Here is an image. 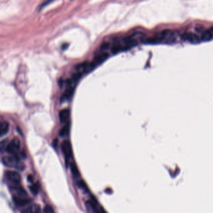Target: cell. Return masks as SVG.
Here are the masks:
<instances>
[{
    "mask_svg": "<svg viewBox=\"0 0 213 213\" xmlns=\"http://www.w3.org/2000/svg\"><path fill=\"white\" fill-rule=\"evenodd\" d=\"M2 161L4 165L10 168H16L18 169H21L23 166L20 162L19 159L16 156H6L2 159Z\"/></svg>",
    "mask_w": 213,
    "mask_h": 213,
    "instance_id": "6da1fadb",
    "label": "cell"
},
{
    "mask_svg": "<svg viewBox=\"0 0 213 213\" xmlns=\"http://www.w3.org/2000/svg\"><path fill=\"white\" fill-rule=\"evenodd\" d=\"M95 67V65L92 62H89L87 61H85L84 62L80 63L76 66L75 72H79L82 75H84L89 72L90 71L92 70Z\"/></svg>",
    "mask_w": 213,
    "mask_h": 213,
    "instance_id": "7a4b0ae2",
    "label": "cell"
},
{
    "mask_svg": "<svg viewBox=\"0 0 213 213\" xmlns=\"http://www.w3.org/2000/svg\"><path fill=\"white\" fill-rule=\"evenodd\" d=\"M20 149V141L18 138H14L11 141L8 143V146L6 147V150L8 153L14 155L16 154L17 152Z\"/></svg>",
    "mask_w": 213,
    "mask_h": 213,
    "instance_id": "3957f363",
    "label": "cell"
},
{
    "mask_svg": "<svg viewBox=\"0 0 213 213\" xmlns=\"http://www.w3.org/2000/svg\"><path fill=\"white\" fill-rule=\"evenodd\" d=\"M62 150L65 155L66 161L72 158V146L69 140H64L62 143Z\"/></svg>",
    "mask_w": 213,
    "mask_h": 213,
    "instance_id": "277c9868",
    "label": "cell"
},
{
    "mask_svg": "<svg viewBox=\"0 0 213 213\" xmlns=\"http://www.w3.org/2000/svg\"><path fill=\"white\" fill-rule=\"evenodd\" d=\"M181 38L184 40H187L191 43L196 44L200 42V38L197 34L192 33H186L182 34Z\"/></svg>",
    "mask_w": 213,
    "mask_h": 213,
    "instance_id": "5b68a950",
    "label": "cell"
},
{
    "mask_svg": "<svg viewBox=\"0 0 213 213\" xmlns=\"http://www.w3.org/2000/svg\"><path fill=\"white\" fill-rule=\"evenodd\" d=\"M109 55V54L108 51H102V50H99V53L95 57L94 61L92 62L95 65V67L97 66L98 65L105 61V60L108 58Z\"/></svg>",
    "mask_w": 213,
    "mask_h": 213,
    "instance_id": "8992f818",
    "label": "cell"
},
{
    "mask_svg": "<svg viewBox=\"0 0 213 213\" xmlns=\"http://www.w3.org/2000/svg\"><path fill=\"white\" fill-rule=\"evenodd\" d=\"M7 178L14 183L18 184L21 181V177L19 173L14 171H8L6 173Z\"/></svg>",
    "mask_w": 213,
    "mask_h": 213,
    "instance_id": "52a82bcc",
    "label": "cell"
},
{
    "mask_svg": "<svg viewBox=\"0 0 213 213\" xmlns=\"http://www.w3.org/2000/svg\"><path fill=\"white\" fill-rule=\"evenodd\" d=\"M75 88V87H66V89H65V92L62 95L61 102H66V101L71 99V97H72V95L74 94Z\"/></svg>",
    "mask_w": 213,
    "mask_h": 213,
    "instance_id": "ba28073f",
    "label": "cell"
},
{
    "mask_svg": "<svg viewBox=\"0 0 213 213\" xmlns=\"http://www.w3.org/2000/svg\"><path fill=\"white\" fill-rule=\"evenodd\" d=\"M13 201L16 203L17 205L19 206H23L24 205H26L30 202V200H29L28 197H21L14 195L13 197Z\"/></svg>",
    "mask_w": 213,
    "mask_h": 213,
    "instance_id": "9c48e42d",
    "label": "cell"
},
{
    "mask_svg": "<svg viewBox=\"0 0 213 213\" xmlns=\"http://www.w3.org/2000/svg\"><path fill=\"white\" fill-rule=\"evenodd\" d=\"M70 116L69 110L65 109L60 110L59 113V119L61 123H67Z\"/></svg>",
    "mask_w": 213,
    "mask_h": 213,
    "instance_id": "30bf717a",
    "label": "cell"
},
{
    "mask_svg": "<svg viewBox=\"0 0 213 213\" xmlns=\"http://www.w3.org/2000/svg\"><path fill=\"white\" fill-rule=\"evenodd\" d=\"M9 129V125L6 121H4L0 124V138L3 137L8 133Z\"/></svg>",
    "mask_w": 213,
    "mask_h": 213,
    "instance_id": "8fae6325",
    "label": "cell"
},
{
    "mask_svg": "<svg viewBox=\"0 0 213 213\" xmlns=\"http://www.w3.org/2000/svg\"><path fill=\"white\" fill-rule=\"evenodd\" d=\"M86 206L89 209H90L91 211L94 213H102L98 210L96 204L92 201H87L86 202Z\"/></svg>",
    "mask_w": 213,
    "mask_h": 213,
    "instance_id": "7c38bea8",
    "label": "cell"
},
{
    "mask_svg": "<svg viewBox=\"0 0 213 213\" xmlns=\"http://www.w3.org/2000/svg\"><path fill=\"white\" fill-rule=\"evenodd\" d=\"M69 131H70V125L65 124L63 127L60 129L59 135L62 137H67L69 135Z\"/></svg>",
    "mask_w": 213,
    "mask_h": 213,
    "instance_id": "4fadbf2b",
    "label": "cell"
},
{
    "mask_svg": "<svg viewBox=\"0 0 213 213\" xmlns=\"http://www.w3.org/2000/svg\"><path fill=\"white\" fill-rule=\"evenodd\" d=\"M70 166V171L71 173H72V175L75 177V178H78L80 176V173L79 171L78 170L77 166H76V165L75 164V163L74 162H72L69 164Z\"/></svg>",
    "mask_w": 213,
    "mask_h": 213,
    "instance_id": "5bb4252c",
    "label": "cell"
},
{
    "mask_svg": "<svg viewBox=\"0 0 213 213\" xmlns=\"http://www.w3.org/2000/svg\"><path fill=\"white\" fill-rule=\"evenodd\" d=\"M212 32L211 30H207L202 33L201 36V40H204V41H209L212 39Z\"/></svg>",
    "mask_w": 213,
    "mask_h": 213,
    "instance_id": "9a60e30c",
    "label": "cell"
},
{
    "mask_svg": "<svg viewBox=\"0 0 213 213\" xmlns=\"http://www.w3.org/2000/svg\"><path fill=\"white\" fill-rule=\"evenodd\" d=\"M40 207L38 204H33L28 208V213H39Z\"/></svg>",
    "mask_w": 213,
    "mask_h": 213,
    "instance_id": "2e32d148",
    "label": "cell"
},
{
    "mask_svg": "<svg viewBox=\"0 0 213 213\" xmlns=\"http://www.w3.org/2000/svg\"><path fill=\"white\" fill-rule=\"evenodd\" d=\"M77 186L80 189H82L84 190H87V185H86L85 182L82 180H79L77 182Z\"/></svg>",
    "mask_w": 213,
    "mask_h": 213,
    "instance_id": "e0dca14e",
    "label": "cell"
},
{
    "mask_svg": "<svg viewBox=\"0 0 213 213\" xmlns=\"http://www.w3.org/2000/svg\"><path fill=\"white\" fill-rule=\"evenodd\" d=\"M8 144V140H4L0 142V153H2L4 150L6 149Z\"/></svg>",
    "mask_w": 213,
    "mask_h": 213,
    "instance_id": "ac0fdd59",
    "label": "cell"
},
{
    "mask_svg": "<svg viewBox=\"0 0 213 213\" xmlns=\"http://www.w3.org/2000/svg\"><path fill=\"white\" fill-rule=\"evenodd\" d=\"M30 190L34 195H37L39 191V186L38 184H34L30 187Z\"/></svg>",
    "mask_w": 213,
    "mask_h": 213,
    "instance_id": "d6986e66",
    "label": "cell"
},
{
    "mask_svg": "<svg viewBox=\"0 0 213 213\" xmlns=\"http://www.w3.org/2000/svg\"><path fill=\"white\" fill-rule=\"evenodd\" d=\"M44 213H55L54 209L52 206L50 205H46L44 208Z\"/></svg>",
    "mask_w": 213,
    "mask_h": 213,
    "instance_id": "ffe728a7",
    "label": "cell"
},
{
    "mask_svg": "<svg viewBox=\"0 0 213 213\" xmlns=\"http://www.w3.org/2000/svg\"><path fill=\"white\" fill-rule=\"evenodd\" d=\"M54 1V0H46V1H45L44 3H43L41 4V6H40V9H41L42 8H43V7H44V6H47L48 4H49L50 3H52Z\"/></svg>",
    "mask_w": 213,
    "mask_h": 213,
    "instance_id": "44dd1931",
    "label": "cell"
},
{
    "mask_svg": "<svg viewBox=\"0 0 213 213\" xmlns=\"http://www.w3.org/2000/svg\"><path fill=\"white\" fill-rule=\"evenodd\" d=\"M28 180H29V181H33V177H32V176H31V175H29V176H28Z\"/></svg>",
    "mask_w": 213,
    "mask_h": 213,
    "instance_id": "7402d4cb",
    "label": "cell"
},
{
    "mask_svg": "<svg viewBox=\"0 0 213 213\" xmlns=\"http://www.w3.org/2000/svg\"><path fill=\"white\" fill-rule=\"evenodd\" d=\"M211 31L212 32H213V27H212V28H211Z\"/></svg>",
    "mask_w": 213,
    "mask_h": 213,
    "instance_id": "603a6c76",
    "label": "cell"
}]
</instances>
